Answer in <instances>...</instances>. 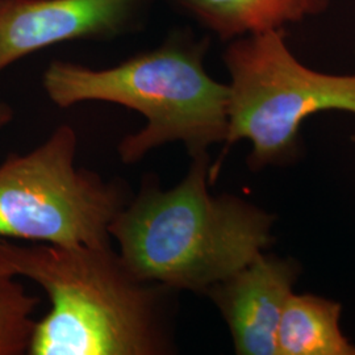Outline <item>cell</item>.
Masks as SVG:
<instances>
[{"instance_id":"1","label":"cell","mask_w":355,"mask_h":355,"mask_svg":"<svg viewBox=\"0 0 355 355\" xmlns=\"http://www.w3.org/2000/svg\"><path fill=\"white\" fill-rule=\"evenodd\" d=\"M0 265L38 284L51 309L28 355L177 353L179 292L142 279L112 245L60 246L0 240Z\"/></svg>"},{"instance_id":"2","label":"cell","mask_w":355,"mask_h":355,"mask_svg":"<svg viewBox=\"0 0 355 355\" xmlns=\"http://www.w3.org/2000/svg\"><path fill=\"white\" fill-rule=\"evenodd\" d=\"M191 159L171 189H162L154 174L144 178L110 236L142 279L205 295L266 250L275 217L239 196L212 195L208 153Z\"/></svg>"},{"instance_id":"3","label":"cell","mask_w":355,"mask_h":355,"mask_svg":"<svg viewBox=\"0 0 355 355\" xmlns=\"http://www.w3.org/2000/svg\"><path fill=\"white\" fill-rule=\"evenodd\" d=\"M205 51L204 41L195 44L173 36L162 46L110 69L53 61L42 86L60 108L107 102L140 112L146 125L117 145L125 165H135L171 142L183 144L192 157L225 142L228 135V85L208 76Z\"/></svg>"},{"instance_id":"4","label":"cell","mask_w":355,"mask_h":355,"mask_svg":"<svg viewBox=\"0 0 355 355\" xmlns=\"http://www.w3.org/2000/svg\"><path fill=\"white\" fill-rule=\"evenodd\" d=\"M283 29L236 38L224 53L230 74L225 144H252L253 170L284 165L300 153L299 130L321 111L355 114V76L311 70L292 54Z\"/></svg>"},{"instance_id":"5","label":"cell","mask_w":355,"mask_h":355,"mask_svg":"<svg viewBox=\"0 0 355 355\" xmlns=\"http://www.w3.org/2000/svg\"><path fill=\"white\" fill-rule=\"evenodd\" d=\"M76 150V132L64 124L0 164V240L112 245L110 227L132 193L123 180L78 167Z\"/></svg>"},{"instance_id":"6","label":"cell","mask_w":355,"mask_h":355,"mask_svg":"<svg viewBox=\"0 0 355 355\" xmlns=\"http://www.w3.org/2000/svg\"><path fill=\"white\" fill-rule=\"evenodd\" d=\"M149 0H0V73L35 51L127 32Z\"/></svg>"},{"instance_id":"7","label":"cell","mask_w":355,"mask_h":355,"mask_svg":"<svg viewBox=\"0 0 355 355\" xmlns=\"http://www.w3.org/2000/svg\"><path fill=\"white\" fill-rule=\"evenodd\" d=\"M299 274L291 258L261 253L207 291L228 325L237 354H278L280 316Z\"/></svg>"},{"instance_id":"8","label":"cell","mask_w":355,"mask_h":355,"mask_svg":"<svg viewBox=\"0 0 355 355\" xmlns=\"http://www.w3.org/2000/svg\"><path fill=\"white\" fill-rule=\"evenodd\" d=\"M341 305L316 295L292 292L280 316L278 354L355 355L340 328Z\"/></svg>"},{"instance_id":"9","label":"cell","mask_w":355,"mask_h":355,"mask_svg":"<svg viewBox=\"0 0 355 355\" xmlns=\"http://www.w3.org/2000/svg\"><path fill=\"white\" fill-rule=\"evenodd\" d=\"M223 40L280 29L306 15L304 0H175Z\"/></svg>"},{"instance_id":"10","label":"cell","mask_w":355,"mask_h":355,"mask_svg":"<svg viewBox=\"0 0 355 355\" xmlns=\"http://www.w3.org/2000/svg\"><path fill=\"white\" fill-rule=\"evenodd\" d=\"M41 304L12 272L0 265V355L29 353Z\"/></svg>"},{"instance_id":"11","label":"cell","mask_w":355,"mask_h":355,"mask_svg":"<svg viewBox=\"0 0 355 355\" xmlns=\"http://www.w3.org/2000/svg\"><path fill=\"white\" fill-rule=\"evenodd\" d=\"M329 3L330 0H304L306 15H318V13L324 12L328 8Z\"/></svg>"},{"instance_id":"12","label":"cell","mask_w":355,"mask_h":355,"mask_svg":"<svg viewBox=\"0 0 355 355\" xmlns=\"http://www.w3.org/2000/svg\"><path fill=\"white\" fill-rule=\"evenodd\" d=\"M13 120V110L7 103L0 102V132L8 127Z\"/></svg>"}]
</instances>
